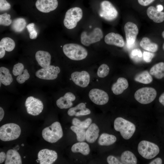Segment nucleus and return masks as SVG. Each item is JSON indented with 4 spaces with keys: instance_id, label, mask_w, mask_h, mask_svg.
<instances>
[{
    "instance_id": "nucleus-1",
    "label": "nucleus",
    "mask_w": 164,
    "mask_h": 164,
    "mask_svg": "<svg viewBox=\"0 0 164 164\" xmlns=\"http://www.w3.org/2000/svg\"><path fill=\"white\" fill-rule=\"evenodd\" d=\"M65 55L71 60H80L87 56V50L81 45L76 43H70L65 44L63 48Z\"/></svg>"
},
{
    "instance_id": "nucleus-2",
    "label": "nucleus",
    "mask_w": 164,
    "mask_h": 164,
    "mask_svg": "<svg viewBox=\"0 0 164 164\" xmlns=\"http://www.w3.org/2000/svg\"><path fill=\"white\" fill-rule=\"evenodd\" d=\"M114 128L116 131L120 132L123 138L126 140L131 138L136 130L133 123L121 117L115 119Z\"/></svg>"
},
{
    "instance_id": "nucleus-3",
    "label": "nucleus",
    "mask_w": 164,
    "mask_h": 164,
    "mask_svg": "<svg viewBox=\"0 0 164 164\" xmlns=\"http://www.w3.org/2000/svg\"><path fill=\"white\" fill-rule=\"evenodd\" d=\"M63 135L61 126L58 121L54 122L50 126L43 129L42 131L43 139L51 143L57 142L62 138Z\"/></svg>"
},
{
    "instance_id": "nucleus-4",
    "label": "nucleus",
    "mask_w": 164,
    "mask_h": 164,
    "mask_svg": "<svg viewBox=\"0 0 164 164\" xmlns=\"http://www.w3.org/2000/svg\"><path fill=\"white\" fill-rule=\"evenodd\" d=\"M21 132L20 128L17 124H5L0 128V139L3 141L13 140L19 137Z\"/></svg>"
},
{
    "instance_id": "nucleus-5",
    "label": "nucleus",
    "mask_w": 164,
    "mask_h": 164,
    "mask_svg": "<svg viewBox=\"0 0 164 164\" xmlns=\"http://www.w3.org/2000/svg\"><path fill=\"white\" fill-rule=\"evenodd\" d=\"M138 150L140 155L147 159L155 157L159 153L160 151L157 145L146 140L142 141L139 143Z\"/></svg>"
},
{
    "instance_id": "nucleus-6",
    "label": "nucleus",
    "mask_w": 164,
    "mask_h": 164,
    "mask_svg": "<svg viewBox=\"0 0 164 164\" xmlns=\"http://www.w3.org/2000/svg\"><path fill=\"white\" fill-rule=\"evenodd\" d=\"M82 16L83 11L80 8L74 7L69 9L67 11L65 16L64 26L69 29L74 28Z\"/></svg>"
},
{
    "instance_id": "nucleus-7",
    "label": "nucleus",
    "mask_w": 164,
    "mask_h": 164,
    "mask_svg": "<svg viewBox=\"0 0 164 164\" xmlns=\"http://www.w3.org/2000/svg\"><path fill=\"white\" fill-rule=\"evenodd\" d=\"M157 95V92L154 88L150 87L141 88L135 93L134 97L138 102L147 104L153 101Z\"/></svg>"
},
{
    "instance_id": "nucleus-8",
    "label": "nucleus",
    "mask_w": 164,
    "mask_h": 164,
    "mask_svg": "<svg viewBox=\"0 0 164 164\" xmlns=\"http://www.w3.org/2000/svg\"><path fill=\"white\" fill-rule=\"evenodd\" d=\"M99 14L101 17L105 20L111 21L117 18L118 12L111 2L107 0H104L101 3Z\"/></svg>"
},
{
    "instance_id": "nucleus-9",
    "label": "nucleus",
    "mask_w": 164,
    "mask_h": 164,
    "mask_svg": "<svg viewBox=\"0 0 164 164\" xmlns=\"http://www.w3.org/2000/svg\"><path fill=\"white\" fill-rule=\"evenodd\" d=\"M103 36L101 29L96 28L89 34L86 31L83 32L81 35V42L84 46H88L91 44L100 41Z\"/></svg>"
},
{
    "instance_id": "nucleus-10",
    "label": "nucleus",
    "mask_w": 164,
    "mask_h": 164,
    "mask_svg": "<svg viewBox=\"0 0 164 164\" xmlns=\"http://www.w3.org/2000/svg\"><path fill=\"white\" fill-rule=\"evenodd\" d=\"M25 106L27 113L33 116L39 114L42 112L43 108L41 101L32 96L27 98L25 101Z\"/></svg>"
},
{
    "instance_id": "nucleus-11",
    "label": "nucleus",
    "mask_w": 164,
    "mask_h": 164,
    "mask_svg": "<svg viewBox=\"0 0 164 164\" xmlns=\"http://www.w3.org/2000/svg\"><path fill=\"white\" fill-rule=\"evenodd\" d=\"M60 72V69L59 67L50 65L47 67L43 68L37 71L35 75L40 79L53 80L57 77L58 74Z\"/></svg>"
},
{
    "instance_id": "nucleus-12",
    "label": "nucleus",
    "mask_w": 164,
    "mask_h": 164,
    "mask_svg": "<svg viewBox=\"0 0 164 164\" xmlns=\"http://www.w3.org/2000/svg\"><path fill=\"white\" fill-rule=\"evenodd\" d=\"M89 96L93 103L98 105L106 104L109 99L108 94L106 92L97 88L91 90L89 93Z\"/></svg>"
},
{
    "instance_id": "nucleus-13",
    "label": "nucleus",
    "mask_w": 164,
    "mask_h": 164,
    "mask_svg": "<svg viewBox=\"0 0 164 164\" xmlns=\"http://www.w3.org/2000/svg\"><path fill=\"white\" fill-rule=\"evenodd\" d=\"M127 46H131L134 44L138 33L137 26L132 22H128L124 26Z\"/></svg>"
},
{
    "instance_id": "nucleus-14",
    "label": "nucleus",
    "mask_w": 164,
    "mask_h": 164,
    "mask_svg": "<svg viewBox=\"0 0 164 164\" xmlns=\"http://www.w3.org/2000/svg\"><path fill=\"white\" fill-rule=\"evenodd\" d=\"M38 157L40 164H51L57 159V154L55 151L44 149L39 152Z\"/></svg>"
},
{
    "instance_id": "nucleus-15",
    "label": "nucleus",
    "mask_w": 164,
    "mask_h": 164,
    "mask_svg": "<svg viewBox=\"0 0 164 164\" xmlns=\"http://www.w3.org/2000/svg\"><path fill=\"white\" fill-rule=\"evenodd\" d=\"M71 78L77 85L81 87H85L89 84L90 76L88 72L85 71H76L71 74Z\"/></svg>"
},
{
    "instance_id": "nucleus-16",
    "label": "nucleus",
    "mask_w": 164,
    "mask_h": 164,
    "mask_svg": "<svg viewBox=\"0 0 164 164\" xmlns=\"http://www.w3.org/2000/svg\"><path fill=\"white\" fill-rule=\"evenodd\" d=\"M35 5L39 11L48 13L57 8L58 2L57 0H37Z\"/></svg>"
},
{
    "instance_id": "nucleus-17",
    "label": "nucleus",
    "mask_w": 164,
    "mask_h": 164,
    "mask_svg": "<svg viewBox=\"0 0 164 164\" xmlns=\"http://www.w3.org/2000/svg\"><path fill=\"white\" fill-rule=\"evenodd\" d=\"M75 96L72 93H66L63 96L61 97L56 101L57 106L60 109H67L71 107L72 101L75 100Z\"/></svg>"
},
{
    "instance_id": "nucleus-18",
    "label": "nucleus",
    "mask_w": 164,
    "mask_h": 164,
    "mask_svg": "<svg viewBox=\"0 0 164 164\" xmlns=\"http://www.w3.org/2000/svg\"><path fill=\"white\" fill-rule=\"evenodd\" d=\"M104 41L107 44L123 47L125 45V41L122 36L118 33L110 32L104 37Z\"/></svg>"
},
{
    "instance_id": "nucleus-19",
    "label": "nucleus",
    "mask_w": 164,
    "mask_h": 164,
    "mask_svg": "<svg viewBox=\"0 0 164 164\" xmlns=\"http://www.w3.org/2000/svg\"><path fill=\"white\" fill-rule=\"evenodd\" d=\"M86 107L85 103H80L75 107L70 108L68 111L67 114L69 116L76 117L89 114L91 113V111Z\"/></svg>"
},
{
    "instance_id": "nucleus-20",
    "label": "nucleus",
    "mask_w": 164,
    "mask_h": 164,
    "mask_svg": "<svg viewBox=\"0 0 164 164\" xmlns=\"http://www.w3.org/2000/svg\"><path fill=\"white\" fill-rule=\"evenodd\" d=\"M35 58L39 65L43 68H45L50 65L51 56L47 52L39 50L35 54Z\"/></svg>"
},
{
    "instance_id": "nucleus-21",
    "label": "nucleus",
    "mask_w": 164,
    "mask_h": 164,
    "mask_svg": "<svg viewBox=\"0 0 164 164\" xmlns=\"http://www.w3.org/2000/svg\"><path fill=\"white\" fill-rule=\"evenodd\" d=\"M146 13L149 18L155 23H160L164 21V12L158 11L154 6L149 7Z\"/></svg>"
},
{
    "instance_id": "nucleus-22",
    "label": "nucleus",
    "mask_w": 164,
    "mask_h": 164,
    "mask_svg": "<svg viewBox=\"0 0 164 164\" xmlns=\"http://www.w3.org/2000/svg\"><path fill=\"white\" fill-rule=\"evenodd\" d=\"M128 86V83L126 79L124 77L119 78L116 82L113 84L111 87L113 93L115 95L122 93Z\"/></svg>"
},
{
    "instance_id": "nucleus-23",
    "label": "nucleus",
    "mask_w": 164,
    "mask_h": 164,
    "mask_svg": "<svg viewBox=\"0 0 164 164\" xmlns=\"http://www.w3.org/2000/svg\"><path fill=\"white\" fill-rule=\"evenodd\" d=\"M99 130L95 123L91 124L86 131V137L87 142L89 143L94 142L99 135Z\"/></svg>"
},
{
    "instance_id": "nucleus-24",
    "label": "nucleus",
    "mask_w": 164,
    "mask_h": 164,
    "mask_svg": "<svg viewBox=\"0 0 164 164\" xmlns=\"http://www.w3.org/2000/svg\"><path fill=\"white\" fill-rule=\"evenodd\" d=\"M5 164H22L21 158L19 152L14 149H9L7 152Z\"/></svg>"
},
{
    "instance_id": "nucleus-25",
    "label": "nucleus",
    "mask_w": 164,
    "mask_h": 164,
    "mask_svg": "<svg viewBox=\"0 0 164 164\" xmlns=\"http://www.w3.org/2000/svg\"><path fill=\"white\" fill-rule=\"evenodd\" d=\"M150 73L157 79L164 77V62H160L153 65L150 69Z\"/></svg>"
},
{
    "instance_id": "nucleus-26",
    "label": "nucleus",
    "mask_w": 164,
    "mask_h": 164,
    "mask_svg": "<svg viewBox=\"0 0 164 164\" xmlns=\"http://www.w3.org/2000/svg\"><path fill=\"white\" fill-rule=\"evenodd\" d=\"M71 150L73 152H80L85 155H88L90 152L89 145L84 142H79L74 144L72 146Z\"/></svg>"
},
{
    "instance_id": "nucleus-27",
    "label": "nucleus",
    "mask_w": 164,
    "mask_h": 164,
    "mask_svg": "<svg viewBox=\"0 0 164 164\" xmlns=\"http://www.w3.org/2000/svg\"><path fill=\"white\" fill-rule=\"evenodd\" d=\"M0 82L5 86L9 85L13 81L11 74L9 70L4 67L0 68Z\"/></svg>"
},
{
    "instance_id": "nucleus-28",
    "label": "nucleus",
    "mask_w": 164,
    "mask_h": 164,
    "mask_svg": "<svg viewBox=\"0 0 164 164\" xmlns=\"http://www.w3.org/2000/svg\"><path fill=\"white\" fill-rule=\"evenodd\" d=\"M116 140V138L114 135L104 133L100 136L98 143L100 145L108 146L114 144Z\"/></svg>"
},
{
    "instance_id": "nucleus-29",
    "label": "nucleus",
    "mask_w": 164,
    "mask_h": 164,
    "mask_svg": "<svg viewBox=\"0 0 164 164\" xmlns=\"http://www.w3.org/2000/svg\"><path fill=\"white\" fill-rule=\"evenodd\" d=\"M140 45L144 50L153 53L156 52L158 48L157 44L152 42L149 39L146 37H143L142 39Z\"/></svg>"
},
{
    "instance_id": "nucleus-30",
    "label": "nucleus",
    "mask_w": 164,
    "mask_h": 164,
    "mask_svg": "<svg viewBox=\"0 0 164 164\" xmlns=\"http://www.w3.org/2000/svg\"><path fill=\"white\" fill-rule=\"evenodd\" d=\"M121 160L124 164H136L137 159L135 155L129 151L124 152L121 156Z\"/></svg>"
},
{
    "instance_id": "nucleus-31",
    "label": "nucleus",
    "mask_w": 164,
    "mask_h": 164,
    "mask_svg": "<svg viewBox=\"0 0 164 164\" xmlns=\"http://www.w3.org/2000/svg\"><path fill=\"white\" fill-rule=\"evenodd\" d=\"M134 80L140 83L147 84L151 83L153 79L149 72L145 70L136 74Z\"/></svg>"
},
{
    "instance_id": "nucleus-32",
    "label": "nucleus",
    "mask_w": 164,
    "mask_h": 164,
    "mask_svg": "<svg viewBox=\"0 0 164 164\" xmlns=\"http://www.w3.org/2000/svg\"><path fill=\"white\" fill-rule=\"evenodd\" d=\"M26 22L25 20L22 18H18L14 19L12 23V29L15 32H20L25 29Z\"/></svg>"
},
{
    "instance_id": "nucleus-33",
    "label": "nucleus",
    "mask_w": 164,
    "mask_h": 164,
    "mask_svg": "<svg viewBox=\"0 0 164 164\" xmlns=\"http://www.w3.org/2000/svg\"><path fill=\"white\" fill-rule=\"evenodd\" d=\"M0 46L3 47L5 51L10 52L14 49L15 43L13 40L11 38L4 37L0 42Z\"/></svg>"
},
{
    "instance_id": "nucleus-34",
    "label": "nucleus",
    "mask_w": 164,
    "mask_h": 164,
    "mask_svg": "<svg viewBox=\"0 0 164 164\" xmlns=\"http://www.w3.org/2000/svg\"><path fill=\"white\" fill-rule=\"evenodd\" d=\"M91 118H88L81 121L77 118H74L72 120V124L74 126L79 128L86 129L88 128L92 122Z\"/></svg>"
},
{
    "instance_id": "nucleus-35",
    "label": "nucleus",
    "mask_w": 164,
    "mask_h": 164,
    "mask_svg": "<svg viewBox=\"0 0 164 164\" xmlns=\"http://www.w3.org/2000/svg\"><path fill=\"white\" fill-rule=\"evenodd\" d=\"M70 128L76 134L78 141L83 142L85 140L86 131L84 129L79 128L74 125L71 126Z\"/></svg>"
},
{
    "instance_id": "nucleus-36",
    "label": "nucleus",
    "mask_w": 164,
    "mask_h": 164,
    "mask_svg": "<svg viewBox=\"0 0 164 164\" xmlns=\"http://www.w3.org/2000/svg\"><path fill=\"white\" fill-rule=\"evenodd\" d=\"M109 70V67L108 65L105 64H102L98 69L97 75L100 77H104L108 75Z\"/></svg>"
},
{
    "instance_id": "nucleus-37",
    "label": "nucleus",
    "mask_w": 164,
    "mask_h": 164,
    "mask_svg": "<svg viewBox=\"0 0 164 164\" xmlns=\"http://www.w3.org/2000/svg\"><path fill=\"white\" fill-rule=\"evenodd\" d=\"M10 15L7 13L0 15V24L8 26L11 24L12 20L10 19Z\"/></svg>"
},
{
    "instance_id": "nucleus-38",
    "label": "nucleus",
    "mask_w": 164,
    "mask_h": 164,
    "mask_svg": "<svg viewBox=\"0 0 164 164\" xmlns=\"http://www.w3.org/2000/svg\"><path fill=\"white\" fill-rule=\"evenodd\" d=\"M30 77V75L26 69L24 70L23 74L18 76L16 78L17 82L20 84H23L28 80Z\"/></svg>"
},
{
    "instance_id": "nucleus-39",
    "label": "nucleus",
    "mask_w": 164,
    "mask_h": 164,
    "mask_svg": "<svg viewBox=\"0 0 164 164\" xmlns=\"http://www.w3.org/2000/svg\"><path fill=\"white\" fill-rule=\"evenodd\" d=\"M34 24L31 23L28 24L26 28L29 33V37L31 39H36L37 35V32L34 28Z\"/></svg>"
},
{
    "instance_id": "nucleus-40",
    "label": "nucleus",
    "mask_w": 164,
    "mask_h": 164,
    "mask_svg": "<svg viewBox=\"0 0 164 164\" xmlns=\"http://www.w3.org/2000/svg\"><path fill=\"white\" fill-rule=\"evenodd\" d=\"M24 69L23 65L21 63H18L15 64L13 67L12 73L15 76L22 74Z\"/></svg>"
},
{
    "instance_id": "nucleus-41",
    "label": "nucleus",
    "mask_w": 164,
    "mask_h": 164,
    "mask_svg": "<svg viewBox=\"0 0 164 164\" xmlns=\"http://www.w3.org/2000/svg\"><path fill=\"white\" fill-rule=\"evenodd\" d=\"M11 7L10 4L6 0H0V11L7 10Z\"/></svg>"
},
{
    "instance_id": "nucleus-42",
    "label": "nucleus",
    "mask_w": 164,
    "mask_h": 164,
    "mask_svg": "<svg viewBox=\"0 0 164 164\" xmlns=\"http://www.w3.org/2000/svg\"><path fill=\"white\" fill-rule=\"evenodd\" d=\"M154 55L152 53L144 51L143 53V59L146 62L149 63L152 61Z\"/></svg>"
},
{
    "instance_id": "nucleus-43",
    "label": "nucleus",
    "mask_w": 164,
    "mask_h": 164,
    "mask_svg": "<svg viewBox=\"0 0 164 164\" xmlns=\"http://www.w3.org/2000/svg\"><path fill=\"white\" fill-rule=\"evenodd\" d=\"M107 160L109 164H122L116 157L112 155H109L107 158Z\"/></svg>"
},
{
    "instance_id": "nucleus-44",
    "label": "nucleus",
    "mask_w": 164,
    "mask_h": 164,
    "mask_svg": "<svg viewBox=\"0 0 164 164\" xmlns=\"http://www.w3.org/2000/svg\"><path fill=\"white\" fill-rule=\"evenodd\" d=\"M131 55L133 57L137 56L139 58H141L142 56V52L138 49H135L132 50L131 52Z\"/></svg>"
},
{
    "instance_id": "nucleus-45",
    "label": "nucleus",
    "mask_w": 164,
    "mask_h": 164,
    "mask_svg": "<svg viewBox=\"0 0 164 164\" xmlns=\"http://www.w3.org/2000/svg\"><path fill=\"white\" fill-rule=\"evenodd\" d=\"M155 0H138V3L141 5L146 6L149 5Z\"/></svg>"
},
{
    "instance_id": "nucleus-46",
    "label": "nucleus",
    "mask_w": 164,
    "mask_h": 164,
    "mask_svg": "<svg viewBox=\"0 0 164 164\" xmlns=\"http://www.w3.org/2000/svg\"><path fill=\"white\" fill-rule=\"evenodd\" d=\"M162 163V160L160 158H157L152 161L149 164H161Z\"/></svg>"
},
{
    "instance_id": "nucleus-47",
    "label": "nucleus",
    "mask_w": 164,
    "mask_h": 164,
    "mask_svg": "<svg viewBox=\"0 0 164 164\" xmlns=\"http://www.w3.org/2000/svg\"><path fill=\"white\" fill-rule=\"evenodd\" d=\"M6 158V155L4 152L0 153V163L3 162Z\"/></svg>"
},
{
    "instance_id": "nucleus-48",
    "label": "nucleus",
    "mask_w": 164,
    "mask_h": 164,
    "mask_svg": "<svg viewBox=\"0 0 164 164\" xmlns=\"http://www.w3.org/2000/svg\"><path fill=\"white\" fill-rule=\"evenodd\" d=\"M5 51L3 47L0 46V58H2L4 56Z\"/></svg>"
},
{
    "instance_id": "nucleus-49",
    "label": "nucleus",
    "mask_w": 164,
    "mask_h": 164,
    "mask_svg": "<svg viewBox=\"0 0 164 164\" xmlns=\"http://www.w3.org/2000/svg\"><path fill=\"white\" fill-rule=\"evenodd\" d=\"M159 102L164 106V92L159 96Z\"/></svg>"
},
{
    "instance_id": "nucleus-50",
    "label": "nucleus",
    "mask_w": 164,
    "mask_h": 164,
    "mask_svg": "<svg viewBox=\"0 0 164 164\" xmlns=\"http://www.w3.org/2000/svg\"><path fill=\"white\" fill-rule=\"evenodd\" d=\"M4 115V112L3 109L1 107H0V121L2 119Z\"/></svg>"
},
{
    "instance_id": "nucleus-51",
    "label": "nucleus",
    "mask_w": 164,
    "mask_h": 164,
    "mask_svg": "<svg viewBox=\"0 0 164 164\" xmlns=\"http://www.w3.org/2000/svg\"><path fill=\"white\" fill-rule=\"evenodd\" d=\"M156 9L158 11H161L163 10V7L162 5H157Z\"/></svg>"
},
{
    "instance_id": "nucleus-52",
    "label": "nucleus",
    "mask_w": 164,
    "mask_h": 164,
    "mask_svg": "<svg viewBox=\"0 0 164 164\" xmlns=\"http://www.w3.org/2000/svg\"><path fill=\"white\" fill-rule=\"evenodd\" d=\"M162 37L164 38V31H163L162 33Z\"/></svg>"
},
{
    "instance_id": "nucleus-53",
    "label": "nucleus",
    "mask_w": 164,
    "mask_h": 164,
    "mask_svg": "<svg viewBox=\"0 0 164 164\" xmlns=\"http://www.w3.org/2000/svg\"><path fill=\"white\" fill-rule=\"evenodd\" d=\"M162 48H163V49L164 50V43H163V46H162Z\"/></svg>"
},
{
    "instance_id": "nucleus-54",
    "label": "nucleus",
    "mask_w": 164,
    "mask_h": 164,
    "mask_svg": "<svg viewBox=\"0 0 164 164\" xmlns=\"http://www.w3.org/2000/svg\"><path fill=\"white\" fill-rule=\"evenodd\" d=\"M21 145H22V146H24V144H22Z\"/></svg>"
},
{
    "instance_id": "nucleus-55",
    "label": "nucleus",
    "mask_w": 164,
    "mask_h": 164,
    "mask_svg": "<svg viewBox=\"0 0 164 164\" xmlns=\"http://www.w3.org/2000/svg\"><path fill=\"white\" fill-rule=\"evenodd\" d=\"M26 158V156H24V158Z\"/></svg>"
}]
</instances>
